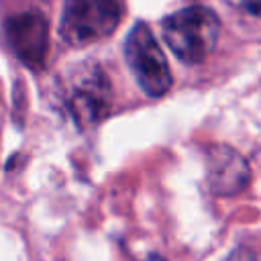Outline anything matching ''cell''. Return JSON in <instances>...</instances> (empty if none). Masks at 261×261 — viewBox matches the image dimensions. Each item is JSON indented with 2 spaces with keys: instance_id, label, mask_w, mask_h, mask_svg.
Returning a JSON list of instances; mask_svg holds the SVG:
<instances>
[{
  "instance_id": "1",
  "label": "cell",
  "mask_w": 261,
  "mask_h": 261,
  "mask_svg": "<svg viewBox=\"0 0 261 261\" xmlns=\"http://www.w3.org/2000/svg\"><path fill=\"white\" fill-rule=\"evenodd\" d=\"M161 33L177 59L200 63L216 47L220 20L206 6H186L161 20Z\"/></svg>"
},
{
  "instance_id": "7",
  "label": "cell",
  "mask_w": 261,
  "mask_h": 261,
  "mask_svg": "<svg viewBox=\"0 0 261 261\" xmlns=\"http://www.w3.org/2000/svg\"><path fill=\"white\" fill-rule=\"evenodd\" d=\"M241 4H243L249 12H253V14H261V0H241Z\"/></svg>"
},
{
  "instance_id": "6",
  "label": "cell",
  "mask_w": 261,
  "mask_h": 261,
  "mask_svg": "<svg viewBox=\"0 0 261 261\" xmlns=\"http://www.w3.org/2000/svg\"><path fill=\"white\" fill-rule=\"evenodd\" d=\"M249 163L232 147L218 145L212 147L206 157V179L210 192L218 196H232L247 188L249 184Z\"/></svg>"
},
{
  "instance_id": "4",
  "label": "cell",
  "mask_w": 261,
  "mask_h": 261,
  "mask_svg": "<svg viewBox=\"0 0 261 261\" xmlns=\"http://www.w3.org/2000/svg\"><path fill=\"white\" fill-rule=\"evenodd\" d=\"M8 43L16 57L29 67H43L49 51V24L37 10H27L6 18L4 22Z\"/></svg>"
},
{
  "instance_id": "5",
  "label": "cell",
  "mask_w": 261,
  "mask_h": 261,
  "mask_svg": "<svg viewBox=\"0 0 261 261\" xmlns=\"http://www.w3.org/2000/svg\"><path fill=\"white\" fill-rule=\"evenodd\" d=\"M65 106L77 126L100 122L110 110V86L106 75L100 69L88 71L71 86L65 98Z\"/></svg>"
},
{
  "instance_id": "2",
  "label": "cell",
  "mask_w": 261,
  "mask_h": 261,
  "mask_svg": "<svg viewBox=\"0 0 261 261\" xmlns=\"http://www.w3.org/2000/svg\"><path fill=\"white\" fill-rule=\"evenodd\" d=\"M120 22L118 0H65L59 35L71 47L110 37Z\"/></svg>"
},
{
  "instance_id": "8",
  "label": "cell",
  "mask_w": 261,
  "mask_h": 261,
  "mask_svg": "<svg viewBox=\"0 0 261 261\" xmlns=\"http://www.w3.org/2000/svg\"><path fill=\"white\" fill-rule=\"evenodd\" d=\"M147 261H165V259H161V257H159V255H151V257H149V259H147Z\"/></svg>"
},
{
  "instance_id": "3",
  "label": "cell",
  "mask_w": 261,
  "mask_h": 261,
  "mask_svg": "<svg viewBox=\"0 0 261 261\" xmlns=\"http://www.w3.org/2000/svg\"><path fill=\"white\" fill-rule=\"evenodd\" d=\"M126 63L141 86V90L151 98H161L171 88V69L169 63L145 22H137L124 41Z\"/></svg>"
}]
</instances>
